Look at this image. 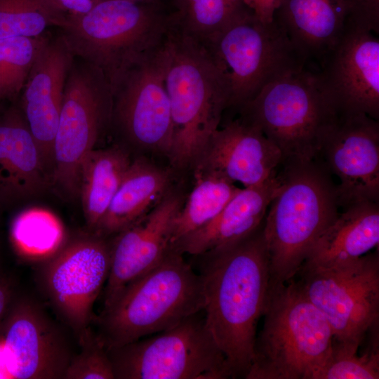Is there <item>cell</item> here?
<instances>
[{
	"instance_id": "obj_22",
	"label": "cell",
	"mask_w": 379,
	"mask_h": 379,
	"mask_svg": "<svg viewBox=\"0 0 379 379\" xmlns=\"http://www.w3.org/2000/svg\"><path fill=\"white\" fill-rule=\"evenodd\" d=\"M279 184L277 172L262 183L240 189L212 220L170 249L198 256L248 237L263 224Z\"/></svg>"
},
{
	"instance_id": "obj_24",
	"label": "cell",
	"mask_w": 379,
	"mask_h": 379,
	"mask_svg": "<svg viewBox=\"0 0 379 379\" xmlns=\"http://www.w3.org/2000/svg\"><path fill=\"white\" fill-rule=\"evenodd\" d=\"M170 173L149 160L131 161L95 232L112 237L149 213L169 192Z\"/></svg>"
},
{
	"instance_id": "obj_28",
	"label": "cell",
	"mask_w": 379,
	"mask_h": 379,
	"mask_svg": "<svg viewBox=\"0 0 379 379\" xmlns=\"http://www.w3.org/2000/svg\"><path fill=\"white\" fill-rule=\"evenodd\" d=\"M30 218L29 212L13 220L11 235L13 246L24 259L43 262L50 258L64 243H60L61 230L55 220L36 213Z\"/></svg>"
},
{
	"instance_id": "obj_29",
	"label": "cell",
	"mask_w": 379,
	"mask_h": 379,
	"mask_svg": "<svg viewBox=\"0 0 379 379\" xmlns=\"http://www.w3.org/2000/svg\"><path fill=\"white\" fill-rule=\"evenodd\" d=\"M46 37L0 39V101L15 98L23 88Z\"/></svg>"
},
{
	"instance_id": "obj_31",
	"label": "cell",
	"mask_w": 379,
	"mask_h": 379,
	"mask_svg": "<svg viewBox=\"0 0 379 379\" xmlns=\"http://www.w3.org/2000/svg\"><path fill=\"white\" fill-rule=\"evenodd\" d=\"M49 25L55 22L41 0H0V39L39 36Z\"/></svg>"
},
{
	"instance_id": "obj_37",
	"label": "cell",
	"mask_w": 379,
	"mask_h": 379,
	"mask_svg": "<svg viewBox=\"0 0 379 379\" xmlns=\"http://www.w3.org/2000/svg\"><path fill=\"white\" fill-rule=\"evenodd\" d=\"M130 1L164 4L169 7V0H130Z\"/></svg>"
},
{
	"instance_id": "obj_8",
	"label": "cell",
	"mask_w": 379,
	"mask_h": 379,
	"mask_svg": "<svg viewBox=\"0 0 379 379\" xmlns=\"http://www.w3.org/2000/svg\"><path fill=\"white\" fill-rule=\"evenodd\" d=\"M107 351L114 379L231 378L204 311L154 336Z\"/></svg>"
},
{
	"instance_id": "obj_21",
	"label": "cell",
	"mask_w": 379,
	"mask_h": 379,
	"mask_svg": "<svg viewBox=\"0 0 379 379\" xmlns=\"http://www.w3.org/2000/svg\"><path fill=\"white\" fill-rule=\"evenodd\" d=\"M51 175L21 111L11 108L0 119V206L42 195Z\"/></svg>"
},
{
	"instance_id": "obj_5",
	"label": "cell",
	"mask_w": 379,
	"mask_h": 379,
	"mask_svg": "<svg viewBox=\"0 0 379 379\" xmlns=\"http://www.w3.org/2000/svg\"><path fill=\"white\" fill-rule=\"evenodd\" d=\"M240 109L279 149L282 163L316 159L343 114L307 65L279 74Z\"/></svg>"
},
{
	"instance_id": "obj_2",
	"label": "cell",
	"mask_w": 379,
	"mask_h": 379,
	"mask_svg": "<svg viewBox=\"0 0 379 379\" xmlns=\"http://www.w3.org/2000/svg\"><path fill=\"white\" fill-rule=\"evenodd\" d=\"M163 48L172 121L168 157L177 169L194 168L228 108L227 85L207 44L175 24Z\"/></svg>"
},
{
	"instance_id": "obj_30",
	"label": "cell",
	"mask_w": 379,
	"mask_h": 379,
	"mask_svg": "<svg viewBox=\"0 0 379 379\" xmlns=\"http://www.w3.org/2000/svg\"><path fill=\"white\" fill-rule=\"evenodd\" d=\"M366 350L359 355L333 343L331 354L316 379L379 378L378 325L370 330Z\"/></svg>"
},
{
	"instance_id": "obj_7",
	"label": "cell",
	"mask_w": 379,
	"mask_h": 379,
	"mask_svg": "<svg viewBox=\"0 0 379 379\" xmlns=\"http://www.w3.org/2000/svg\"><path fill=\"white\" fill-rule=\"evenodd\" d=\"M262 317L246 379H316L331 354L333 333L293 279L271 287Z\"/></svg>"
},
{
	"instance_id": "obj_26",
	"label": "cell",
	"mask_w": 379,
	"mask_h": 379,
	"mask_svg": "<svg viewBox=\"0 0 379 379\" xmlns=\"http://www.w3.org/2000/svg\"><path fill=\"white\" fill-rule=\"evenodd\" d=\"M194 177L192 190L172 220L169 249L212 220L241 189L216 173H194Z\"/></svg>"
},
{
	"instance_id": "obj_13",
	"label": "cell",
	"mask_w": 379,
	"mask_h": 379,
	"mask_svg": "<svg viewBox=\"0 0 379 379\" xmlns=\"http://www.w3.org/2000/svg\"><path fill=\"white\" fill-rule=\"evenodd\" d=\"M164 43L132 64L110 87L111 121L134 147L168 157L172 121L164 78Z\"/></svg>"
},
{
	"instance_id": "obj_33",
	"label": "cell",
	"mask_w": 379,
	"mask_h": 379,
	"mask_svg": "<svg viewBox=\"0 0 379 379\" xmlns=\"http://www.w3.org/2000/svg\"><path fill=\"white\" fill-rule=\"evenodd\" d=\"M52 15L55 25L60 27L65 18L89 11L100 0H41Z\"/></svg>"
},
{
	"instance_id": "obj_35",
	"label": "cell",
	"mask_w": 379,
	"mask_h": 379,
	"mask_svg": "<svg viewBox=\"0 0 379 379\" xmlns=\"http://www.w3.org/2000/svg\"><path fill=\"white\" fill-rule=\"evenodd\" d=\"M17 296L14 281L0 272V326Z\"/></svg>"
},
{
	"instance_id": "obj_11",
	"label": "cell",
	"mask_w": 379,
	"mask_h": 379,
	"mask_svg": "<svg viewBox=\"0 0 379 379\" xmlns=\"http://www.w3.org/2000/svg\"><path fill=\"white\" fill-rule=\"evenodd\" d=\"M111 253L112 237L87 230L65 241L40 263L43 293L79 345L93 330V306L109 276Z\"/></svg>"
},
{
	"instance_id": "obj_4",
	"label": "cell",
	"mask_w": 379,
	"mask_h": 379,
	"mask_svg": "<svg viewBox=\"0 0 379 379\" xmlns=\"http://www.w3.org/2000/svg\"><path fill=\"white\" fill-rule=\"evenodd\" d=\"M204 307L200 275L182 254L169 249L95 317V332L109 350L171 328Z\"/></svg>"
},
{
	"instance_id": "obj_25",
	"label": "cell",
	"mask_w": 379,
	"mask_h": 379,
	"mask_svg": "<svg viewBox=\"0 0 379 379\" xmlns=\"http://www.w3.org/2000/svg\"><path fill=\"white\" fill-rule=\"evenodd\" d=\"M131 163L128 152L118 146L93 149L84 159L79 197L88 232H95Z\"/></svg>"
},
{
	"instance_id": "obj_15",
	"label": "cell",
	"mask_w": 379,
	"mask_h": 379,
	"mask_svg": "<svg viewBox=\"0 0 379 379\" xmlns=\"http://www.w3.org/2000/svg\"><path fill=\"white\" fill-rule=\"evenodd\" d=\"M336 176L340 206L379 201V123L365 114H343L316 159Z\"/></svg>"
},
{
	"instance_id": "obj_3",
	"label": "cell",
	"mask_w": 379,
	"mask_h": 379,
	"mask_svg": "<svg viewBox=\"0 0 379 379\" xmlns=\"http://www.w3.org/2000/svg\"><path fill=\"white\" fill-rule=\"evenodd\" d=\"M281 166L263 226L270 287L295 277L340 206L336 184L321 161L283 162Z\"/></svg>"
},
{
	"instance_id": "obj_14",
	"label": "cell",
	"mask_w": 379,
	"mask_h": 379,
	"mask_svg": "<svg viewBox=\"0 0 379 379\" xmlns=\"http://www.w3.org/2000/svg\"><path fill=\"white\" fill-rule=\"evenodd\" d=\"M1 324L9 378H64L74 355L64 333L39 303L18 295Z\"/></svg>"
},
{
	"instance_id": "obj_10",
	"label": "cell",
	"mask_w": 379,
	"mask_h": 379,
	"mask_svg": "<svg viewBox=\"0 0 379 379\" xmlns=\"http://www.w3.org/2000/svg\"><path fill=\"white\" fill-rule=\"evenodd\" d=\"M293 278L328 322L333 343L357 352L379 324V255L367 253L340 266L300 267Z\"/></svg>"
},
{
	"instance_id": "obj_19",
	"label": "cell",
	"mask_w": 379,
	"mask_h": 379,
	"mask_svg": "<svg viewBox=\"0 0 379 379\" xmlns=\"http://www.w3.org/2000/svg\"><path fill=\"white\" fill-rule=\"evenodd\" d=\"M282 161L276 145L241 115L212 134L193 169L218 174L246 187L275 175Z\"/></svg>"
},
{
	"instance_id": "obj_16",
	"label": "cell",
	"mask_w": 379,
	"mask_h": 379,
	"mask_svg": "<svg viewBox=\"0 0 379 379\" xmlns=\"http://www.w3.org/2000/svg\"><path fill=\"white\" fill-rule=\"evenodd\" d=\"M350 24L317 71L342 114L361 113L379 119V39Z\"/></svg>"
},
{
	"instance_id": "obj_12",
	"label": "cell",
	"mask_w": 379,
	"mask_h": 379,
	"mask_svg": "<svg viewBox=\"0 0 379 379\" xmlns=\"http://www.w3.org/2000/svg\"><path fill=\"white\" fill-rule=\"evenodd\" d=\"M78 59L66 81L53 142L52 187L68 199L79 197L82 162L112 115L109 84L98 68Z\"/></svg>"
},
{
	"instance_id": "obj_27",
	"label": "cell",
	"mask_w": 379,
	"mask_h": 379,
	"mask_svg": "<svg viewBox=\"0 0 379 379\" xmlns=\"http://www.w3.org/2000/svg\"><path fill=\"white\" fill-rule=\"evenodd\" d=\"M175 25L204 43L246 7L243 0H169Z\"/></svg>"
},
{
	"instance_id": "obj_18",
	"label": "cell",
	"mask_w": 379,
	"mask_h": 379,
	"mask_svg": "<svg viewBox=\"0 0 379 379\" xmlns=\"http://www.w3.org/2000/svg\"><path fill=\"white\" fill-rule=\"evenodd\" d=\"M75 56L64 37H46L23 87L22 113L51 177L53 142Z\"/></svg>"
},
{
	"instance_id": "obj_32",
	"label": "cell",
	"mask_w": 379,
	"mask_h": 379,
	"mask_svg": "<svg viewBox=\"0 0 379 379\" xmlns=\"http://www.w3.org/2000/svg\"><path fill=\"white\" fill-rule=\"evenodd\" d=\"M66 369L65 379H114L107 351L93 330L79 344Z\"/></svg>"
},
{
	"instance_id": "obj_36",
	"label": "cell",
	"mask_w": 379,
	"mask_h": 379,
	"mask_svg": "<svg viewBox=\"0 0 379 379\" xmlns=\"http://www.w3.org/2000/svg\"><path fill=\"white\" fill-rule=\"evenodd\" d=\"M0 378H9L8 371L6 368L1 342L0 340Z\"/></svg>"
},
{
	"instance_id": "obj_23",
	"label": "cell",
	"mask_w": 379,
	"mask_h": 379,
	"mask_svg": "<svg viewBox=\"0 0 379 379\" xmlns=\"http://www.w3.org/2000/svg\"><path fill=\"white\" fill-rule=\"evenodd\" d=\"M378 244L379 201L357 203L338 214L314 243L302 266H340L365 255Z\"/></svg>"
},
{
	"instance_id": "obj_6",
	"label": "cell",
	"mask_w": 379,
	"mask_h": 379,
	"mask_svg": "<svg viewBox=\"0 0 379 379\" xmlns=\"http://www.w3.org/2000/svg\"><path fill=\"white\" fill-rule=\"evenodd\" d=\"M173 23L164 4L100 0L87 13L65 18L60 28L74 56L98 68L111 87L164 43Z\"/></svg>"
},
{
	"instance_id": "obj_17",
	"label": "cell",
	"mask_w": 379,
	"mask_h": 379,
	"mask_svg": "<svg viewBox=\"0 0 379 379\" xmlns=\"http://www.w3.org/2000/svg\"><path fill=\"white\" fill-rule=\"evenodd\" d=\"M182 204L180 194L169 191L145 216L112 237L111 266L104 286L103 308L163 260L169 250L172 220Z\"/></svg>"
},
{
	"instance_id": "obj_9",
	"label": "cell",
	"mask_w": 379,
	"mask_h": 379,
	"mask_svg": "<svg viewBox=\"0 0 379 379\" xmlns=\"http://www.w3.org/2000/svg\"><path fill=\"white\" fill-rule=\"evenodd\" d=\"M206 44L225 77L228 107L241 109L274 77L306 65L275 20L262 22L246 6Z\"/></svg>"
},
{
	"instance_id": "obj_34",
	"label": "cell",
	"mask_w": 379,
	"mask_h": 379,
	"mask_svg": "<svg viewBox=\"0 0 379 379\" xmlns=\"http://www.w3.org/2000/svg\"><path fill=\"white\" fill-rule=\"evenodd\" d=\"M245 6L261 22L270 23L282 0H243Z\"/></svg>"
},
{
	"instance_id": "obj_1",
	"label": "cell",
	"mask_w": 379,
	"mask_h": 379,
	"mask_svg": "<svg viewBox=\"0 0 379 379\" xmlns=\"http://www.w3.org/2000/svg\"><path fill=\"white\" fill-rule=\"evenodd\" d=\"M263 226L234 244L198 255L205 321L233 379L246 378L250 371L257 326L271 289Z\"/></svg>"
},
{
	"instance_id": "obj_20",
	"label": "cell",
	"mask_w": 379,
	"mask_h": 379,
	"mask_svg": "<svg viewBox=\"0 0 379 379\" xmlns=\"http://www.w3.org/2000/svg\"><path fill=\"white\" fill-rule=\"evenodd\" d=\"M274 20L301 60L317 71L350 24L345 0H282Z\"/></svg>"
}]
</instances>
